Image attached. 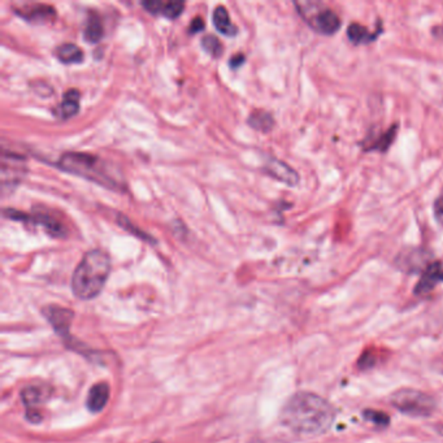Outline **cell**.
Listing matches in <instances>:
<instances>
[{"label":"cell","instance_id":"4fadbf2b","mask_svg":"<svg viewBox=\"0 0 443 443\" xmlns=\"http://www.w3.org/2000/svg\"><path fill=\"white\" fill-rule=\"evenodd\" d=\"M80 91L76 89L65 91L63 102L54 109L55 116L61 120H68L73 117L80 111Z\"/></svg>","mask_w":443,"mask_h":443},{"label":"cell","instance_id":"5b68a950","mask_svg":"<svg viewBox=\"0 0 443 443\" xmlns=\"http://www.w3.org/2000/svg\"><path fill=\"white\" fill-rule=\"evenodd\" d=\"M390 403L399 412L408 416H431L435 409V400L431 396L418 390H398L390 396Z\"/></svg>","mask_w":443,"mask_h":443},{"label":"cell","instance_id":"9c48e42d","mask_svg":"<svg viewBox=\"0 0 443 443\" xmlns=\"http://www.w3.org/2000/svg\"><path fill=\"white\" fill-rule=\"evenodd\" d=\"M264 170L275 180L281 181L288 186H297L299 183V174L286 163L275 157L268 159V161L264 166Z\"/></svg>","mask_w":443,"mask_h":443},{"label":"cell","instance_id":"44dd1931","mask_svg":"<svg viewBox=\"0 0 443 443\" xmlns=\"http://www.w3.org/2000/svg\"><path fill=\"white\" fill-rule=\"evenodd\" d=\"M247 122L255 130L263 133L271 132L275 126V120H273L272 115L268 112H264V111L252 112Z\"/></svg>","mask_w":443,"mask_h":443},{"label":"cell","instance_id":"e0dca14e","mask_svg":"<svg viewBox=\"0 0 443 443\" xmlns=\"http://www.w3.org/2000/svg\"><path fill=\"white\" fill-rule=\"evenodd\" d=\"M216 30L228 36H237V26L230 21V16L224 5H217L212 14Z\"/></svg>","mask_w":443,"mask_h":443},{"label":"cell","instance_id":"6da1fadb","mask_svg":"<svg viewBox=\"0 0 443 443\" xmlns=\"http://www.w3.org/2000/svg\"><path fill=\"white\" fill-rule=\"evenodd\" d=\"M336 419L333 406L313 393H298L281 411V421L290 431L303 435H317L329 431Z\"/></svg>","mask_w":443,"mask_h":443},{"label":"cell","instance_id":"277c9868","mask_svg":"<svg viewBox=\"0 0 443 443\" xmlns=\"http://www.w3.org/2000/svg\"><path fill=\"white\" fill-rule=\"evenodd\" d=\"M300 17L312 29L323 36H332L341 27V19L333 10L325 7L320 1H295L294 3Z\"/></svg>","mask_w":443,"mask_h":443},{"label":"cell","instance_id":"cb8c5ba5","mask_svg":"<svg viewBox=\"0 0 443 443\" xmlns=\"http://www.w3.org/2000/svg\"><path fill=\"white\" fill-rule=\"evenodd\" d=\"M364 418L373 422V424H376V425H380V427H386L389 424V416L386 413H383V412H380V411L365 409Z\"/></svg>","mask_w":443,"mask_h":443},{"label":"cell","instance_id":"4316f807","mask_svg":"<svg viewBox=\"0 0 443 443\" xmlns=\"http://www.w3.org/2000/svg\"><path fill=\"white\" fill-rule=\"evenodd\" d=\"M246 60V56L243 54H236L231 56V59L229 60V65L231 69H237L240 68V65Z\"/></svg>","mask_w":443,"mask_h":443},{"label":"cell","instance_id":"7c38bea8","mask_svg":"<svg viewBox=\"0 0 443 443\" xmlns=\"http://www.w3.org/2000/svg\"><path fill=\"white\" fill-rule=\"evenodd\" d=\"M142 5L147 12L152 13V14H161L170 20L177 19L185 8L183 1L147 0V1H142Z\"/></svg>","mask_w":443,"mask_h":443},{"label":"cell","instance_id":"d4e9b609","mask_svg":"<svg viewBox=\"0 0 443 443\" xmlns=\"http://www.w3.org/2000/svg\"><path fill=\"white\" fill-rule=\"evenodd\" d=\"M433 212L437 223L443 227V190L441 194L437 196L435 202L433 204Z\"/></svg>","mask_w":443,"mask_h":443},{"label":"cell","instance_id":"d6986e66","mask_svg":"<svg viewBox=\"0 0 443 443\" xmlns=\"http://www.w3.org/2000/svg\"><path fill=\"white\" fill-rule=\"evenodd\" d=\"M380 33H381L380 30L376 33H371L367 27L359 24H351L348 29V39L355 45L371 43L377 36H380Z\"/></svg>","mask_w":443,"mask_h":443},{"label":"cell","instance_id":"8992f818","mask_svg":"<svg viewBox=\"0 0 443 443\" xmlns=\"http://www.w3.org/2000/svg\"><path fill=\"white\" fill-rule=\"evenodd\" d=\"M43 315L64 341H73V338L69 336V328L73 320V312L71 310L59 306H48L43 310Z\"/></svg>","mask_w":443,"mask_h":443},{"label":"cell","instance_id":"83f0119b","mask_svg":"<svg viewBox=\"0 0 443 443\" xmlns=\"http://www.w3.org/2000/svg\"><path fill=\"white\" fill-rule=\"evenodd\" d=\"M373 361H374V356L372 355L371 352H367L365 355H363V356L360 358V367H361V368H368V367L373 365Z\"/></svg>","mask_w":443,"mask_h":443},{"label":"cell","instance_id":"5bb4252c","mask_svg":"<svg viewBox=\"0 0 443 443\" xmlns=\"http://www.w3.org/2000/svg\"><path fill=\"white\" fill-rule=\"evenodd\" d=\"M108 399H109V386L107 383H95L89 391L86 406L91 412H100L107 406Z\"/></svg>","mask_w":443,"mask_h":443},{"label":"cell","instance_id":"7402d4cb","mask_svg":"<svg viewBox=\"0 0 443 443\" xmlns=\"http://www.w3.org/2000/svg\"><path fill=\"white\" fill-rule=\"evenodd\" d=\"M202 47L205 52H208L214 58H220L224 51V46L220 42V39L212 34H208L202 38Z\"/></svg>","mask_w":443,"mask_h":443},{"label":"cell","instance_id":"ffe728a7","mask_svg":"<svg viewBox=\"0 0 443 443\" xmlns=\"http://www.w3.org/2000/svg\"><path fill=\"white\" fill-rule=\"evenodd\" d=\"M396 132H398V125L394 124L390 129H387L385 133H381L371 144L365 146L364 150L365 151H381V152L387 151L389 147L396 139Z\"/></svg>","mask_w":443,"mask_h":443},{"label":"cell","instance_id":"8fae6325","mask_svg":"<svg viewBox=\"0 0 443 443\" xmlns=\"http://www.w3.org/2000/svg\"><path fill=\"white\" fill-rule=\"evenodd\" d=\"M21 398L27 411V419L32 422H38V420H41V415L36 412V406L42 405L47 399L46 390H43L42 387L30 386L23 390Z\"/></svg>","mask_w":443,"mask_h":443},{"label":"cell","instance_id":"7a4b0ae2","mask_svg":"<svg viewBox=\"0 0 443 443\" xmlns=\"http://www.w3.org/2000/svg\"><path fill=\"white\" fill-rule=\"evenodd\" d=\"M111 272V258L103 250L86 252L72 275L73 294L81 300L94 299L100 294Z\"/></svg>","mask_w":443,"mask_h":443},{"label":"cell","instance_id":"ac0fdd59","mask_svg":"<svg viewBox=\"0 0 443 443\" xmlns=\"http://www.w3.org/2000/svg\"><path fill=\"white\" fill-rule=\"evenodd\" d=\"M55 55L63 64H78L84 60V52L77 45L64 43L56 48Z\"/></svg>","mask_w":443,"mask_h":443},{"label":"cell","instance_id":"3957f363","mask_svg":"<svg viewBox=\"0 0 443 443\" xmlns=\"http://www.w3.org/2000/svg\"><path fill=\"white\" fill-rule=\"evenodd\" d=\"M56 166L74 176H80L86 180L93 181L108 189H119L121 183L113 177L106 161L98 156L81 154V152H67L60 156Z\"/></svg>","mask_w":443,"mask_h":443},{"label":"cell","instance_id":"9a60e30c","mask_svg":"<svg viewBox=\"0 0 443 443\" xmlns=\"http://www.w3.org/2000/svg\"><path fill=\"white\" fill-rule=\"evenodd\" d=\"M29 221H33L38 225H42L48 234L54 238L67 237L65 227L61 224L60 221L54 218L52 216L46 215V214H36V216H30Z\"/></svg>","mask_w":443,"mask_h":443},{"label":"cell","instance_id":"484cf974","mask_svg":"<svg viewBox=\"0 0 443 443\" xmlns=\"http://www.w3.org/2000/svg\"><path fill=\"white\" fill-rule=\"evenodd\" d=\"M204 29V21L202 17H195L190 24V27H189V33L190 34H195L198 32H202Z\"/></svg>","mask_w":443,"mask_h":443},{"label":"cell","instance_id":"ba28073f","mask_svg":"<svg viewBox=\"0 0 443 443\" xmlns=\"http://www.w3.org/2000/svg\"><path fill=\"white\" fill-rule=\"evenodd\" d=\"M14 12L26 21L34 23V24L49 23L56 17V11L54 7L48 4H41V3L21 5L20 8H14Z\"/></svg>","mask_w":443,"mask_h":443},{"label":"cell","instance_id":"52a82bcc","mask_svg":"<svg viewBox=\"0 0 443 443\" xmlns=\"http://www.w3.org/2000/svg\"><path fill=\"white\" fill-rule=\"evenodd\" d=\"M429 259L431 253L422 249H407L398 255L396 263L406 272H419L431 264Z\"/></svg>","mask_w":443,"mask_h":443},{"label":"cell","instance_id":"30bf717a","mask_svg":"<svg viewBox=\"0 0 443 443\" xmlns=\"http://www.w3.org/2000/svg\"><path fill=\"white\" fill-rule=\"evenodd\" d=\"M442 281L443 262H433L422 271L421 278L415 288V294L425 295Z\"/></svg>","mask_w":443,"mask_h":443},{"label":"cell","instance_id":"2e32d148","mask_svg":"<svg viewBox=\"0 0 443 443\" xmlns=\"http://www.w3.org/2000/svg\"><path fill=\"white\" fill-rule=\"evenodd\" d=\"M103 34H104V29H103L100 16L95 11H90L84 25V41L89 43H96L103 38Z\"/></svg>","mask_w":443,"mask_h":443},{"label":"cell","instance_id":"603a6c76","mask_svg":"<svg viewBox=\"0 0 443 443\" xmlns=\"http://www.w3.org/2000/svg\"><path fill=\"white\" fill-rule=\"evenodd\" d=\"M117 223H119V225H121L122 228L125 229V230H128V231H130V233L134 234V236H137V237H139V238H142L144 240H147V242L155 243V240H152L154 238H151V237H150V236H147L146 233H142V231H141L139 229L137 228V227H134L126 216L119 215Z\"/></svg>","mask_w":443,"mask_h":443}]
</instances>
